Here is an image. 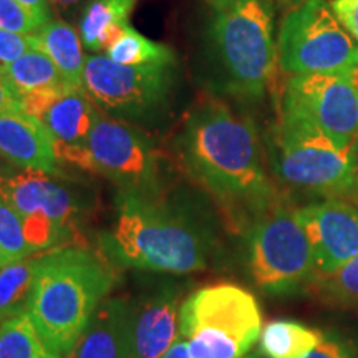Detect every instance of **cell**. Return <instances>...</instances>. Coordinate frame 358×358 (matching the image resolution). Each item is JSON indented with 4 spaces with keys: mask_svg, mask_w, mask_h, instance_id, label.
<instances>
[{
    "mask_svg": "<svg viewBox=\"0 0 358 358\" xmlns=\"http://www.w3.org/2000/svg\"><path fill=\"white\" fill-rule=\"evenodd\" d=\"M209 2H211V3H213V2H214V0H209Z\"/></svg>",
    "mask_w": 358,
    "mask_h": 358,
    "instance_id": "40",
    "label": "cell"
},
{
    "mask_svg": "<svg viewBox=\"0 0 358 358\" xmlns=\"http://www.w3.org/2000/svg\"><path fill=\"white\" fill-rule=\"evenodd\" d=\"M17 2L32 13L40 24L45 25L47 22H50L53 19L50 0H17Z\"/></svg>",
    "mask_w": 358,
    "mask_h": 358,
    "instance_id": "32",
    "label": "cell"
},
{
    "mask_svg": "<svg viewBox=\"0 0 358 358\" xmlns=\"http://www.w3.org/2000/svg\"><path fill=\"white\" fill-rule=\"evenodd\" d=\"M0 155L25 171L55 174V140L38 118L24 110L0 113Z\"/></svg>",
    "mask_w": 358,
    "mask_h": 358,
    "instance_id": "15",
    "label": "cell"
},
{
    "mask_svg": "<svg viewBox=\"0 0 358 358\" xmlns=\"http://www.w3.org/2000/svg\"><path fill=\"white\" fill-rule=\"evenodd\" d=\"M131 303L106 299L66 358H131Z\"/></svg>",
    "mask_w": 358,
    "mask_h": 358,
    "instance_id": "17",
    "label": "cell"
},
{
    "mask_svg": "<svg viewBox=\"0 0 358 358\" xmlns=\"http://www.w3.org/2000/svg\"><path fill=\"white\" fill-rule=\"evenodd\" d=\"M353 155H355V163H358V136L355 143H353Z\"/></svg>",
    "mask_w": 358,
    "mask_h": 358,
    "instance_id": "38",
    "label": "cell"
},
{
    "mask_svg": "<svg viewBox=\"0 0 358 358\" xmlns=\"http://www.w3.org/2000/svg\"><path fill=\"white\" fill-rule=\"evenodd\" d=\"M136 0H90L80 20V37L88 50L100 52L128 27Z\"/></svg>",
    "mask_w": 358,
    "mask_h": 358,
    "instance_id": "19",
    "label": "cell"
},
{
    "mask_svg": "<svg viewBox=\"0 0 358 358\" xmlns=\"http://www.w3.org/2000/svg\"><path fill=\"white\" fill-rule=\"evenodd\" d=\"M250 274L271 294H287L317 277L315 262L297 209L275 201L249 231Z\"/></svg>",
    "mask_w": 358,
    "mask_h": 358,
    "instance_id": "8",
    "label": "cell"
},
{
    "mask_svg": "<svg viewBox=\"0 0 358 358\" xmlns=\"http://www.w3.org/2000/svg\"><path fill=\"white\" fill-rule=\"evenodd\" d=\"M34 252L35 249L27 239L24 221L0 196V254L10 264L32 257Z\"/></svg>",
    "mask_w": 358,
    "mask_h": 358,
    "instance_id": "25",
    "label": "cell"
},
{
    "mask_svg": "<svg viewBox=\"0 0 358 358\" xmlns=\"http://www.w3.org/2000/svg\"><path fill=\"white\" fill-rule=\"evenodd\" d=\"M178 148L192 178L236 219L252 224L275 203L256 124L226 103L209 98L192 108Z\"/></svg>",
    "mask_w": 358,
    "mask_h": 358,
    "instance_id": "1",
    "label": "cell"
},
{
    "mask_svg": "<svg viewBox=\"0 0 358 358\" xmlns=\"http://www.w3.org/2000/svg\"><path fill=\"white\" fill-rule=\"evenodd\" d=\"M306 358H355L352 348L343 343L342 340L332 335H325L320 345L312 350Z\"/></svg>",
    "mask_w": 358,
    "mask_h": 358,
    "instance_id": "30",
    "label": "cell"
},
{
    "mask_svg": "<svg viewBox=\"0 0 358 358\" xmlns=\"http://www.w3.org/2000/svg\"><path fill=\"white\" fill-rule=\"evenodd\" d=\"M0 196L22 219H45L64 232H69V222L78 209L73 191L47 173L13 174L0 181Z\"/></svg>",
    "mask_w": 358,
    "mask_h": 358,
    "instance_id": "14",
    "label": "cell"
},
{
    "mask_svg": "<svg viewBox=\"0 0 358 358\" xmlns=\"http://www.w3.org/2000/svg\"><path fill=\"white\" fill-rule=\"evenodd\" d=\"M105 55L115 64L140 66L155 64H176L174 52L163 43H156L145 35L133 29L124 27L113 42L106 47Z\"/></svg>",
    "mask_w": 358,
    "mask_h": 358,
    "instance_id": "23",
    "label": "cell"
},
{
    "mask_svg": "<svg viewBox=\"0 0 358 358\" xmlns=\"http://www.w3.org/2000/svg\"><path fill=\"white\" fill-rule=\"evenodd\" d=\"M347 78L350 80V82L353 83V87H355L358 90V69L352 70L350 73H347Z\"/></svg>",
    "mask_w": 358,
    "mask_h": 358,
    "instance_id": "37",
    "label": "cell"
},
{
    "mask_svg": "<svg viewBox=\"0 0 358 358\" xmlns=\"http://www.w3.org/2000/svg\"><path fill=\"white\" fill-rule=\"evenodd\" d=\"M161 358H192V357H191L187 343L181 337H178L176 342H174L173 345L163 353V357Z\"/></svg>",
    "mask_w": 358,
    "mask_h": 358,
    "instance_id": "33",
    "label": "cell"
},
{
    "mask_svg": "<svg viewBox=\"0 0 358 358\" xmlns=\"http://www.w3.org/2000/svg\"><path fill=\"white\" fill-rule=\"evenodd\" d=\"M325 289L340 302L358 303V254L325 280Z\"/></svg>",
    "mask_w": 358,
    "mask_h": 358,
    "instance_id": "27",
    "label": "cell"
},
{
    "mask_svg": "<svg viewBox=\"0 0 358 358\" xmlns=\"http://www.w3.org/2000/svg\"><path fill=\"white\" fill-rule=\"evenodd\" d=\"M280 116L312 124L337 145L353 148L358 136V90L347 75H292L282 93Z\"/></svg>",
    "mask_w": 358,
    "mask_h": 358,
    "instance_id": "10",
    "label": "cell"
},
{
    "mask_svg": "<svg viewBox=\"0 0 358 358\" xmlns=\"http://www.w3.org/2000/svg\"><path fill=\"white\" fill-rule=\"evenodd\" d=\"M7 261H6V257L2 256V254H0V267H3V266H7Z\"/></svg>",
    "mask_w": 358,
    "mask_h": 358,
    "instance_id": "39",
    "label": "cell"
},
{
    "mask_svg": "<svg viewBox=\"0 0 358 358\" xmlns=\"http://www.w3.org/2000/svg\"><path fill=\"white\" fill-rule=\"evenodd\" d=\"M0 75L10 83L20 100L27 95L57 92L70 87L50 57L42 50L27 52L15 62L0 69Z\"/></svg>",
    "mask_w": 358,
    "mask_h": 358,
    "instance_id": "20",
    "label": "cell"
},
{
    "mask_svg": "<svg viewBox=\"0 0 358 358\" xmlns=\"http://www.w3.org/2000/svg\"><path fill=\"white\" fill-rule=\"evenodd\" d=\"M342 198H345V201L352 203L358 209V163H355V173H353L352 185L347 189L345 194L342 196Z\"/></svg>",
    "mask_w": 358,
    "mask_h": 358,
    "instance_id": "35",
    "label": "cell"
},
{
    "mask_svg": "<svg viewBox=\"0 0 358 358\" xmlns=\"http://www.w3.org/2000/svg\"><path fill=\"white\" fill-rule=\"evenodd\" d=\"M37 257L0 267V324L27 313L34 292Z\"/></svg>",
    "mask_w": 358,
    "mask_h": 358,
    "instance_id": "22",
    "label": "cell"
},
{
    "mask_svg": "<svg viewBox=\"0 0 358 358\" xmlns=\"http://www.w3.org/2000/svg\"><path fill=\"white\" fill-rule=\"evenodd\" d=\"M30 50H40L34 35H22L0 29V69L7 66Z\"/></svg>",
    "mask_w": 358,
    "mask_h": 358,
    "instance_id": "28",
    "label": "cell"
},
{
    "mask_svg": "<svg viewBox=\"0 0 358 358\" xmlns=\"http://www.w3.org/2000/svg\"><path fill=\"white\" fill-rule=\"evenodd\" d=\"M181 292L168 285L133 306L131 358H161L179 337Z\"/></svg>",
    "mask_w": 358,
    "mask_h": 358,
    "instance_id": "16",
    "label": "cell"
},
{
    "mask_svg": "<svg viewBox=\"0 0 358 358\" xmlns=\"http://www.w3.org/2000/svg\"><path fill=\"white\" fill-rule=\"evenodd\" d=\"M277 58L290 75H347L358 69V43L327 0H302L282 20Z\"/></svg>",
    "mask_w": 358,
    "mask_h": 358,
    "instance_id": "7",
    "label": "cell"
},
{
    "mask_svg": "<svg viewBox=\"0 0 358 358\" xmlns=\"http://www.w3.org/2000/svg\"><path fill=\"white\" fill-rule=\"evenodd\" d=\"M87 148L92 171L111 179L122 191L159 194V158L146 134L98 111Z\"/></svg>",
    "mask_w": 358,
    "mask_h": 358,
    "instance_id": "11",
    "label": "cell"
},
{
    "mask_svg": "<svg viewBox=\"0 0 358 358\" xmlns=\"http://www.w3.org/2000/svg\"><path fill=\"white\" fill-rule=\"evenodd\" d=\"M0 358H60V353L47 345L24 313L0 324Z\"/></svg>",
    "mask_w": 358,
    "mask_h": 358,
    "instance_id": "24",
    "label": "cell"
},
{
    "mask_svg": "<svg viewBox=\"0 0 358 358\" xmlns=\"http://www.w3.org/2000/svg\"><path fill=\"white\" fill-rule=\"evenodd\" d=\"M20 101L22 110L38 118L52 133L58 159L92 171L87 143L98 110L85 87L35 93Z\"/></svg>",
    "mask_w": 358,
    "mask_h": 358,
    "instance_id": "12",
    "label": "cell"
},
{
    "mask_svg": "<svg viewBox=\"0 0 358 358\" xmlns=\"http://www.w3.org/2000/svg\"><path fill=\"white\" fill-rule=\"evenodd\" d=\"M297 213L310 243L317 277L327 280L358 254V209L345 199L329 198Z\"/></svg>",
    "mask_w": 358,
    "mask_h": 358,
    "instance_id": "13",
    "label": "cell"
},
{
    "mask_svg": "<svg viewBox=\"0 0 358 358\" xmlns=\"http://www.w3.org/2000/svg\"><path fill=\"white\" fill-rule=\"evenodd\" d=\"M176 64L129 66L106 55H90L85 60L83 87L90 98L110 113L129 120L155 116L168 103Z\"/></svg>",
    "mask_w": 358,
    "mask_h": 358,
    "instance_id": "9",
    "label": "cell"
},
{
    "mask_svg": "<svg viewBox=\"0 0 358 358\" xmlns=\"http://www.w3.org/2000/svg\"><path fill=\"white\" fill-rule=\"evenodd\" d=\"M211 42L231 90L261 98L275 75L274 12L268 0H214Z\"/></svg>",
    "mask_w": 358,
    "mask_h": 358,
    "instance_id": "4",
    "label": "cell"
},
{
    "mask_svg": "<svg viewBox=\"0 0 358 358\" xmlns=\"http://www.w3.org/2000/svg\"><path fill=\"white\" fill-rule=\"evenodd\" d=\"M115 284V272L82 248H55L37 257L27 315L47 345L69 355Z\"/></svg>",
    "mask_w": 358,
    "mask_h": 358,
    "instance_id": "3",
    "label": "cell"
},
{
    "mask_svg": "<svg viewBox=\"0 0 358 358\" xmlns=\"http://www.w3.org/2000/svg\"><path fill=\"white\" fill-rule=\"evenodd\" d=\"M261 332L256 297L239 285H206L181 303L179 337L192 358H252Z\"/></svg>",
    "mask_w": 358,
    "mask_h": 358,
    "instance_id": "5",
    "label": "cell"
},
{
    "mask_svg": "<svg viewBox=\"0 0 358 358\" xmlns=\"http://www.w3.org/2000/svg\"><path fill=\"white\" fill-rule=\"evenodd\" d=\"M17 110H22L20 96L17 95L15 90L10 87V83L0 75V113Z\"/></svg>",
    "mask_w": 358,
    "mask_h": 358,
    "instance_id": "31",
    "label": "cell"
},
{
    "mask_svg": "<svg viewBox=\"0 0 358 358\" xmlns=\"http://www.w3.org/2000/svg\"><path fill=\"white\" fill-rule=\"evenodd\" d=\"M274 174L285 186L340 198L355 173L353 148H343L312 124L280 116L268 140Z\"/></svg>",
    "mask_w": 358,
    "mask_h": 358,
    "instance_id": "6",
    "label": "cell"
},
{
    "mask_svg": "<svg viewBox=\"0 0 358 358\" xmlns=\"http://www.w3.org/2000/svg\"><path fill=\"white\" fill-rule=\"evenodd\" d=\"M17 173H20V168H17L15 164H12L10 161H7L2 155H0V181H3V179L10 178Z\"/></svg>",
    "mask_w": 358,
    "mask_h": 358,
    "instance_id": "36",
    "label": "cell"
},
{
    "mask_svg": "<svg viewBox=\"0 0 358 358\" xmlns=\"http://www.w3.org/2000/svg\"><path fill=\"white\" fill-rule=\"evenodd\" d=\"M38 47L64 75L70 87H83L85 60L82 37L73 25L60 19H52L35 34Z\"/></svg>",
    "mask_w": 358,
    "mask_h": 358,
    "instance_id": "18",
    "label": "cell"
},
{
    "mask_svg": "<svg viewBox=\"0 0 358 358\" xmlns=\"http://www.w3.org/2000/svg\"><path fill=\"white\" fill-rule=\"evenodd\" d=\"M43 24L35 19L17 0H0V29L7 32L34 35L42 29Z\"/></svg>",
    "mask_w": 358,
    "mask_h": 358,
    "instance_id": "26",
    "label": "cell"
},
{
    "mask_svg": "<svg viewBox=\"0 0 358 358\" xmlns=\"http://www.w3.org/2000/svg\"><path fill=\"white\" fill-rule=\"evenodd\" d=\"M113 227L100 234L111 266L191 274L208 267V241L189 213L159 194L120 191Z\"/></svg>",
    "mask_w": 358,
    "mask_h": 358,
    "instance_id": "2",
    "label": "cell"
},
{
    "mask_svg": "<svg viewBox=\"0 0 358 358\" xmlns=\"http://www.w3.org/2000/svg\"><path fill=\"white\" fill-rule=\"evenodd\" d=\"M330 6L343 29L358 43V0H332Z\"/></svg>",
    "mask_w": 358,
    "mask_h": 358,
    "instance_id": "29",
    "label": "cell"
},
{
    "mask_svg": "<svg viewBox=\"0 0 358 358\" xmlns=\"http://www.w3.org/2000/svg\"><path fill=\"white\" fill-rule=\"evenodd\" d=\"M325 335L292 320L268 322L261 332V352L267 358H306Z\"/></svg>",
    "mask_w": 358,
    "mask_h": 358,
    "instance_id": "21",
    "label": "cell"
},
{
    "mask_svg": "<svg viewBox=\"0 0 358 358\" xmlns=\"http://www.w3.org/2000/svg\"><path fill=\"white\" fill-rule=\"evenodd\" d=\"M87 2V0H50L52 7L55 8L58 12H64V13H70L73 10H77L80 6H83V3Z\"/></svg>",
    "mask_w": 358,
    "mask_h": 358,
    "instance_id": "34",
    "label": "cell"
}]
</instances>
